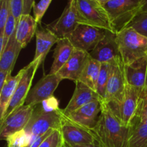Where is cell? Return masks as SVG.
Segmentation results:
<instances>
[{"label": "cell", "instance_id": "obj_1", "mask_svg": "<svg viewBox=\"0 0 147 147\" xmlns=\"http://www.w3.org/2000/svg\"><path fill=\"white\" fill-rule=\"evenodd\" d=\"M101 147H126L130 127L123 125L114 115L105 100L96 126L91 131Z\"/></svg>", "mask_w": 147, "mask_h": 147}, {"label": "cell", "instance_id": "obj_2", "mask_svg": "<svg viewBox=\"0 0 147 147\" xmlns=\"http://www.w3.org/2000/svg\"><path fill=\"white\" fill-rule=\"evenodd\" d=\"M119 52L124 65L147 56V37L127 27L116 33Z\"/></svg>", "mask_w": 147, "mask_h": 147}, {"label": "cell", "instance_id": "obj_3", "mask_svg": "<svg viewBox=\"0 0 147 147\" xmlns=\"http://www.w3.org/2000/svg\"><path fill=\"white\" fill-rule=\"evenodd\" d=\"M115 33L127 27L141 12L142 0H111L103 4Z\"/></svg>", "mask_w": 147, "mask_h": 147}, {"label": "cell", "instance_id": "obj_4", "mask_svg": "<svg viewBox=\"0 0 147 147\" xmlns=\"http://www.w3.org/2000/svg\"><path fill=\"white\" fill-rule=\"evenodd\" d=\"M74 4L79 24L114 32L109 14L103 4L96 0H74Z\"/></svg>", "mask_w": 147, "mask_h": 147}, {"label": "cell", "instance_id": "obj_5", "mask_svg": "<svg viewBox=\"0 0 147 147\" xmlns=\"http://www.w3.org/2000/svg\"><path fill=\"white\" fill-rule=\"evenodd\" d=\"M62 109L55 111L47 112L42 107L35 106L30 120L24 130L31 136L44 134L51 129H60L63 121Z\"/></svg>", "mask_w": 147, "mask_h": 147}, {"label": "cell", "instance_id": "obj_6", "mask_svg": "<svg viewBox=\"0 0 147 147\" xmlns=\"http://www.w3.org/2000/svg\"><path fill=\"white\" fill-rule=\"evenodd\" d=\"M110 77L106 86L104 100L109 105H119L123 101L126 83L125 65L121 57L111 62Z\"/></svg>", "mask_w": 147, "mask_h": 147}, {"label": "cell", "instance_id": "obj_7", "mask_svg": "<svg viewBox=\"0 0 147 147\" xmlns=\"http://www.w3.org/2000/svg\"><path fill=\"white\" fill-rule=\"evenodd\" d=\"M106 30L86 24H79L76 30L66 37L76 50L90 53L106 35Z\"/></svg>", "mask_w": 147, "mask_h": 147}, {"label": "cell", "instance_id": "obj_8", "mask_svg": "<svg viewBox=\"0 0 147 147\" xmlns=\"http://www.w3.org/2000/svg\"><path fill=\"white\" fill-rule=\"evenodd\" d=\"M42 63L38 60H32L30 64L23 68V75L16 88L15 92L11 98L10 103L7 107V111L4 114V120L7 116L11 114L14 110L21 107L26 101L28 93L30 90L33 78L34 77L36 71L38 69L39 66Z\"/></svg>", "mask_w": 147, "mask_h": 147}, {"label": "cell", "instance_id": "obj_9", "mask_svg": "<svg viewBox=\"0 0 147 147\" xmlns=\"http://www.w3.org/2000/svg\"><path fill=\"white\" fill-rule=\"evenodd\" d=\"M141 90L126 84L123 101L119 105H109L115 116L128 127H131L136 116Z\"/></svg>", "mask_w": 147, "mask_h": 147}, {"label": "cell", "instance_id": "obj_10", "mask_svg": "<svg viewBox=\"0 0 147 147\" xmlns=\"http://www.w3.org/2000/svg\"><path fill=\"white\" fill-rule=\"evenodd\" d=\"M35 106L23 105L14 110L0 123V138L5 140L16 132L24 129L30 120Z\"/></svg>", "mask_w": 147, "mask_h": 147}, {"label": "cell", "instance_id": "obj_11", "mask_svg": "<svg viewBox=\"0 0 147 147\" xmlns=\"http://www.w3.org/2000/svg\"><path fill=\"white\" fill-rule=\"evenodd\" d=\"M60 131L65 143L67 144H98L94 134L91 131L70 121L65 116L64 113Z\"/></svg>", "mask_w": 147, "mask_h": 147}, {"label": "cell", "instance_id": "obj_12", "mask_svg": "<svg viewBox=\"0 0 147 147\" xmlns=\"http://www.w3.org/2000/svg\"><path fill=\"white\" fill-rule=\"evenodd\" d=\"M63 79L57 74H47L43 76L35 86L30 89L25 103L35 106L46 99L54 96V92Z\"/></svg>", "mask_w": 147, "mask_h": 147}, {"label": "cell", "instance_id": "obj_13", "mask_svg": "<svg viewBox=\"0 0 147 147\" xmlns=\"http://www.w3.org/2000/svg\"><path fill=\"white\" fill-rule=\"evenodd\" d=\"M78 24L74 0H69L60 17L51 24H47L46 27L57 37L63 38L71 34Z\"/></svg>", "mask_w": 147, "mask_h": 147}, {"label": "cell", "instance_id": "obj_14", "mask_svg": "<svg viewBox=\"0 0 147 147\" xmlns=\"http://www.w3.org/2000/svg\"><path fill=\"white\" fill-rule=\"evenodd\" d=\"M89 53L92 58L100 63H110L121 58L116 33L106 30L104 38Z\"/></svg>", "mask_w": 147, "mask_h": 147}, {"label": "cell", "instance_id": "obj_15", "mask_svg": "<svg viewBox=\"0 0 147 147\" xmlns=\"http://www.w3.org/2000/svg\"><path fill=\"white\" fill-rule=\"evenodd\" d=\"M101 99L93 100L67 115H65L74 123L92 131L96 126L101 111Z\"/></svg>", "mask_w": 147, "mask_h": 147}, {"label": "cell", "instance_id": "obj_16", "mask_svg": "<svg viewBox=\"0 0 147 147\" xmlns=\"http://www.w3.org/2000/svg\"><path fill=\"white\" fill-rule=\"evenodd\" d=\"M90 58L88 52L75 50L66 64L57 73L63 80L68 79L76 83L78 81L84 67Z\"/></svg>", "mask_w": 147, "mask_h": 147}, {"label": "cell", "instance_id": "obj_17", "mask_svg": "<svg viewBox=\"0 0 147 147\" xmlns=\"http://www.w3.org/2000/svg\"><path fill=\"white\" fill-rule=\"evenodd\" d=\"M126 83L139 90L147 88V56L125 65Z\"/></svg>", "mask_w": 147, "mask_h": 147}, {"label": "cell", "instance_id": "obj_18", "mask_svg": "<svg viewBox=\"0 0 147 147\" xmlns=\"http://www.w3.org/2000/svg\"><path fill=\"white\" fill-rule=\"evenodd\" d=\"M98 99L100 98L96 91L82 82L76 81V88L73 96L65 109L63 110V113L65 115L69 114L82 106Z\"/></svg>", "mask_w": 147, "mask_h": 147}, {"label": "cell", "instance_id": "obj_19", "mask_svg": "<svg viewBox=\"0 0 147 147\" xmlns=\"http://www.w3.org/2000/svg\"><path fill=\"white\" fill-rule=\"evenodd\" d=\"M35 37L36 50L33 60H38L42 63L51 47L57 44L60 38L47 27L37 28Z\"/></svg>", "mask_w": 147, "mask_h": 147}, {"label": "cell", "instance_id": "obj_20", "mask_svg": "<svg viewBox=\"0 0 147 147\" xmlns=\"http://www.w3.org/2000/svg\"><path fill=\"white\" fill-rule=\"evenodd\" d=\"M37 21L30 14H22L17 24L15 37L22 48L31 41L37 29Z\"/></svg>", "mask_w": 147, "mask_h": 147}, {"label": "cell", "instance_id": "obj_21", "mask_svg": "<svg viewBox=\"0 0 147 147\" xmlns=\"http://www.w3.org/2000/svg\"><path fill=\"white\" fill-rule=\"evenodd\" d=\"M75 50L76 49L68 39L66 37L59 39L54 50V60L49 74H57L68 61Z\"/></svg>", "mask_w": 147, "mask_h": 147}, {"label": "cell", "instance_id": "obj_22", "mask_svg": "<svg viewBox=\"0 0 147 147\" xmlns=\"http://www.w3.org/2000/svg\"><path fill=\"white\" fill-rule=\"evenodd\" d=\"M22 49V47L16 40L14 32L4 52L0 54V70L11 73Z\"/></svg>", "mask_w": 147, "mask_h": 147}, {"label": "cell", "instance_id": "obj_23", "mask_svg": "<svg viewBox=\"0 0 147 147\" xmlns=\"http://www.w3.org/2000/svg\"><path fill=\"white\" fill-rule=\"evenodd\" d=\"M23 75V68L14 76H10L0 90V120L4 119L7 107L15 92L16 88Z\"/></svg>", "mask_w": 147, "mask_h": 147}, {"label": "cell", "instance_id": "obj_24", "mask_svg": "<svg viewBox=\"0 0 147 147\" xmlns=\"http://www.w3.org/2000/svg\"><path fill=\"white\" fill-rule=\"evenodd\" d=\"M101 64L100 62L92 58L90 55V58L88 60L78 81L82 82L96 92Z\"/></svg>", "mask_w": 147, "mask_h": 147}, {"label": "cell", "instance_id": "obj_25", "mask_svg": "<svg viewBox=\"0 0 147 147\" xmlns=\"http://www.w3.org/2000/svg\"><path fill=\"white\" fill-rule=\"evenodd\" d=\"M126 147H147V125L133 121Z\"/></svg>", "mask_w": 147, "mask_h": 147}, {"label": "cell", "instance_id": "obj_26", "mask_svg": "<svg viewBox=\"0 0 147 147\" xmlns=\"http://www.w3.org/2000/svg\"><path fill=\"white\" fill-rule=\"evenodd\" d=\"M111 67V63H102L101 64L100 74H99L98 79L96 93H98L100 98L103 100H104L105 99L106 86H107L108 81H109V77H110Z\"/></svg>", "mask_w": 147, "mask_h": 147}, {"label": "cell", "instance_id": "obj_27", "mask_svg": "<svg viewBox=\"0 0 147 147\" xmlns=\"http://www.w3.org/2000/svg\"><path fill=\"white\" fill-rule=\"evenodd\" d=\"M32 136L23 130L16 132L9 136L6 142L7 147H27L30 144Z\"/></svg>", "mask_w": 147, "mask_h": 147}, {"label": "cell", "instance_id": "obj_28", "mask_svg": "<svg viewBox=\"0 0 147 147\" xmlns=\"http://www.w3.org/2000/svg\"><path fill=\"white\" fill-rule=\"evenodd\" d=\"M147 119V88L141 90L136 116L134 120L142 121Z\"/></svg>", "mask_w": 147, "mask_h": 147}, {"label": "cell", "instance_id": "obj_29", "mask_svg": "<svg viewBox=\"0 0 147 147\" xmlns=\"http://www.w3.org/2000/svg\"><path fill=\"white\" fill-rule=\"evenodd\" d=\"M64 144L60 129H54L39 147H62Z\"/></svg>", "mask_w": 147, "mask_h": 147}, {"label": "cell", "instance_id": "obj_30", "mask_svg": "<svg viewBox=\"0 0 147 147\" xmlns=\"http://www.w3.org/2000/svg\"><path fill=\"white\" fill-rule=\"evenodd\" d=\"M143 35L147 37V12H141L129 24Z\"/></svg>", "mask_w": 147, "mask_h": 147}, {"label": "cell", "instance_id": "obj_31", "mask_svg": "<svg viewBox=\"0 0 147 147\" xmlns=\"http://www.w3.org/2000/svg\"><path fill=\"white\" fill-rule=\"evenodd\" d=\"M52 1L53 0H40L37 4H34L33 7V12L34 19L37 23L41 22L42 19L51 4Z\"/></svg>", "mask_w": 147, "mask_h": 147}, {"label": "cell", "instance_id": "obj_32", "mask_svg": "<svg viewBox=\"0 0 147 147\" xmlns=\"http://www.w3.org/2000/svg\"><path fill=\"white\" fill-rule=\"evenodd\" d=\"M0 34H4V27L10 11V0H0Z\"/></svg>", "mask_w": 147, "mask_h": 147}, {"label": "cell", "instance_id": "obj_33", "mask_svg": "<svg viewBox=\"0 0 147 147\" xmlns=\"http://www.w3.org/2000/svg\"><path fill=\"white\" fill-rule=\"evenodd\" d=\"M23 5L24 0H10V9L15 17L17 24L23 14Z\"/></svg>", "mask_w": 147, "mask_h": 147}, {"label": "cell", "instance_id": "obj_34", "mask_svg": "<svg viewBox=\"0 0 147 147\" xmlns=\"http://www.w3.org/2000/svg\"><path fill=\"white\" fill-rule=\"evenodd\" d=\"M41 107L43 110L47 112L55 111L60 109L59 107L58 100L54 96L45 100L41 103Z\"/></svg>", "mask_w": 147, "mask_h": 147}, {"label": "cell", "instance_id": "obj_35", "mask_svg": "<svg viewBox=\"0 0 147 147\" xmlns=\"http://www.w3.org/2000/svg\"><path fill=\"white\" fill-rule=\"evenodd\" d=\"M54 129H51V130H49L48 131L46 132L44 134H42L40 136H32L31 141H30V144L28 145L27 147H39L40 146L42 143L44 142V140L45 139H47L49 136V135L53 132V131Z\"/></svg>", "mask_w": 147, "mask_h": 147}, {"label": "cell", "instance_id": "obj_36", "mask_svg": "<svg viewBox=\"0 0 147 147\" xmlns=\"http://www.w3.org/2000/svg\"><path fill=\"white\" fill-rule=\"evenodd\" d=\"M34 6V0H24L23 14H30L32 9Z\"/></svg>", "mask_w": 147, "mask_h": 147}, {"label": "cell", "instance_id": "obj_37", "mask_svg": "<svg viewBox=\"0 0 147 147\" xmlns=\"http://www.w3.org/2000/svg\"><path fill=\"white\" fill-rule=\"evenodd\" d=\"M11 73H9V72L0 70V90L4 87V84L9 79V78L11 76Z\"/></svg>", "mask_w": 147, "mask_h": 147}, {"label": "cell", "instance_id": "obj_38", "mask_svg": "<svg viewBox=\"0 0 147 147\" xmlns=\"http://www.w3.org/2000/svg\"><path fill=\"white\" fill-rule=\"evenodd\" d=\"M67 147H101L98 144H83V145H70L65 144Z\"/></svg>", "mask_w": 147, "mask_h": 147}, {"label": "cell", "instance_id": "obj_39", "mask_svg": "<svg viewBox=\"0 0 147 147\" xmlns=\"http://www.w3.org/2000/svg\"><path fill=\"white\" fill-rule=\"evenodd\" d=\"M142 8L141 12H147V0H142Z\"/></svg>", "mask_w": 147, "mask_h": 147}, {"label": "cell", "instance_id": "obj_40", "mask_svg": "<svg viewBox=\"0 0 147 147\" xmlns=\"http://www.w3.org/2000/svg\"><path fill=\"white\" fill-rule=\"evenodd\" d=\"M96 1H98L99 3H100V4H103H103H105L106 3L109 2V1H111V0H96Z\"/></svg>", "mask_w": 147, "mask_h": 147}, {"label": "cell", "instance_id": "obj_41", "mask_svg": "<svg viewBox=\"0 0 147 147\" xmlns=\"http://www.w3.org/2000/svg\"><path fill=\"white\" fill-rule=\"evenodd\" d=\"M139 122H140V123H143V124L147 125V119H145V120H144V121H139Z\"/></svg>", "mask_w": 147, "mask_h": 147}, {"label": "cell", "instance_id": "obj_42", "mask_svg": "<svg viewBox=\"0 0 147 147\" xmlns=\"http://www.w3.org/2000/svg\"><path fill=\"white\" fill-rule=\"evenodd\" d=\"M62 147H67V146H66V144H64V145H63V146H62Z\"/></svg>", "mask_w": 147, "mask_h": 147}]
</instances>
